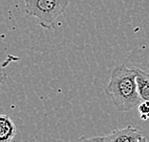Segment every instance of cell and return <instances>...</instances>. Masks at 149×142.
<instances>
[{
    "instance_id": "obj_3",
    "label": "cell",
    "mask_w": 149,
    "mask_h": 142,
    "mask_svg": "<svg viewBox=\"0 0 149 142\" xmlns=\"http://www.w3.org/2000/svg\"><path fill=\"white\" fill-rule=\"evenodd\" d=\"M84 141H97V142H141L147 141V138L138 129L132 126H126L121 129H117L108 134L101 136H94L89 138H80Z\"/></svg>"
},
{
    "instance_id": "obj_5",
    "label": "cell",
    "mask_w": 149,
    "mask_h": 142,
    "mask_svg": "<svg viewBox=\"0 0 149 142\" xmlns=\"http://www.w3.org/2000/svg\"><path fill=\"white\" fill-rule=\"evenodd\" d=\"M138 92L141 100H149V73L136 68Z\"/></svg>"
},
{
    "instance_id": "obj_4",
    "label": "cell",
    "mask_w": 149,
    "mask_h": 142,
    "mask_svg": "<svg viewBox=\"0 0 149 142\" xmlns=\"http://www.w3.org/2000/svg\"><path fill=\"white\" fill-rule=\"evenodd\" d=\"M16 134V127L11 117L7 114L0 116V141L10 142Z\"/></svg>"
},
{
    "instance_id": "obj_6",
    "label": "cell",
    "mask_w": 149,
    "mask_h": 142,
    "mask_svg": "<svg viewBox=\"0 0 149 142\" xmlns=\"http://www.w3.org/2000/svg\"><path fill=\"white\" fill-rule=\"evenodd\" d=\"M139 114L143 120H147L149 118V100H143L138 106Z\"/></svg>"
},
{
    "instance_id": "obj_2",
    "label": "cell",
    "mask_w": 149,
    "mask_h": 142,
    "mask_svg": "<svg viewBox=\"0 0 149 142\" xmlns=\"http://www.w3.org/2000/svg\"><path fill=\"white\" fill-rule=\"evenodd\" d=\"M24 11L28 15L36 17L39 25L52 29L56 20L65 12L69 0H24Z\"/></svg>"
},
{
    "instance_id": "obj_1",
    "label": "cell",
    "mask_w": 149,
    "mask_h": 142,
    "mask_svg": "<svg viewBox=\"0 0 149 142\" xmlns=\"http://www.w3.org/2000/svg\"><path fill=\"white\" fill-rule=\"evenodd\" d=\"M136 68H127L124 65L113 70L105 94L121 112H128L140 105L141 98L138 92Z\"/></svg>"
}]
</instances>
